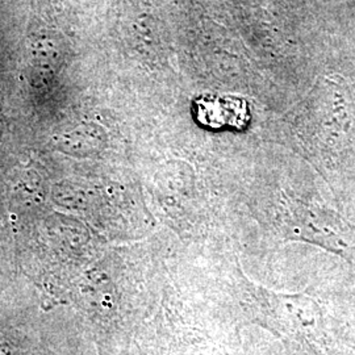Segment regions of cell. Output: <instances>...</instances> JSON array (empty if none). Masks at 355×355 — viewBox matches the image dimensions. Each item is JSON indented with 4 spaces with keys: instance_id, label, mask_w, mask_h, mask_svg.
Listing matches in <instances>:
<instances>
[{
    "instance_id": "6da1fadb",
    "label": "cell",
    "mask_w": 355,
    "mask_h": 355,
    "mask_svg": "<svg viewBox=\"0 0 355 355\" xmlns=\"http://www.w3.org/2000/svg\"><path fill=\"white\" fill-rule=\"evenodd\" d=\"M195 121L211 130H243L250 120L249 104L239 96L232 95H204L192 103Z\"/></svg>"
},
{
    "instance_id": "7a4b0ae2",
    "label": "cell",
    "mask_w": 355,
    "mask_h": 355,
    "mask_svg": "<svg viewBox=\"0 0 355 355\" xmlns=\"http://www.w3.org/2000/svg\"><path fill=\"white\" fill-rule=\"evenodd\" d=\"M60 51L51 36H45L41 31L37 36L32 37L29 44V64L42 74H48L58 66Z\"/></svg>"
}]
</instances>
